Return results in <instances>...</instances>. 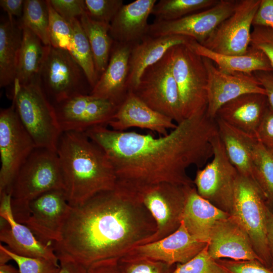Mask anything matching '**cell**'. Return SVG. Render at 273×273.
Masks as SVG:
<instances>
[{
  "label": "cell",
  "mask_w": 273,
  "mask_h": 273,
  "mask_svg": "<svg viewBox=\"0 0 273 273\" xmlns=\"http://www.w3.org/2000/svg\"><path fill=\"white\" fill-rule=\"evenodd\" d=\"M84 132L105 153L117 181L182 186L194 185L187 169L192 165L201 167L213 156L212 140L218 133L215 119L209 118L206 111L185 119L157 138L106 125Z\"/></svg>",
  "instance_id": "1"
},
{
  "label": "cell",
  "mask_w": 273,
  "mask_h": 273,
  "mask_svg": "<svg viewBox=\"0 0 273 273\" xmlns=\"http://www.w3.org/2000/svg\"><path fill=\"white\" fill-rule=\"evenodd\" d=\"M156 229L147 209L128 189L117 183L114 190L71 206L54 247L87 268L100 260L123 257Z\"/></svg>",
  "instance_id": "2"
},
{
  "label": "cell",
  "mask_w": 273,
  "mask_h": 273,
  "mask_svg": "<svg viewBox=\"0 0 273 273\" xmlns=\"http://www.w3.org/2000/svg\"><path fill=\"white\" fill-rule=\"evenodd\" d=\"M56 152L70 206L115 189L117 179L112 164L84 132L63 131Z\"/></svg>",
  "instance_id": "3"
},
{
  "label": "cell",
  "mask_w": 273,
  "mask_h": 273,
  "mask_svg": "<svg viewBox=\"0 0 273 273\" xmlns=\"http://www.w3.org/2000/svg\"><path fill=\"white\" fill-rule=\"evenodd\" d=\"M65 187L56 151L36 147L21 166L12 182L10 194L14 217L24 224L29 202L41 194Z\"/></svg>",
  "instance_id": "4"
},
{
  "label": "cell",
  "mask_w": 273,
  "mask_h": 273,
  "mask_svg": "<svg viewBox=\"0 0 273 273\" xmlns=\"http://www.w3.org/2000/svg\"><path fill=\"white\" fill-rule=\"evenodd\" d=\"M10 95L18 116L36 147L56 151L62 132L55 110L39 83H17Z\"/></svg>",
  "instance_id": "5"
},
{
  "label": "cell",
  "mask_w": 273,
  "mask_h": 273,
  "mask_svg": "<svg viewBox=\"0 0 273 273\" xmlns=\"http://www.w3.org/2000/svg\"><path fill=\"white\" fill-rule=\"evenodd\" d=\"M117 183L132 193L155 221L156 232L141 245L161 239L179 228L189 190L194 186L166 182L145 184Z\"/></svg>",
  "instance_id": "6"
},
{
  "label": "cell",
  "mask_w": 273,
  "mask_h": 273,
  "mask_svg": "<svg viewBox=\"0 0 273 273\" xmlns=\"http://www.w3.org/2000/svg\"><path fill=\"white\" fill-rule=\"evenodd\" d=\"M267 206L263 195L255 181L239 173L231 214L247 233L261 262L270 268V257L267 239Z\"/></svg>",
  "instance_id": "7"
},
{
  "label": "cell",
  "mask_w": 273,
  "mask_h": 273,
  "mask_svg": "<svg viewBox=\"0 0 273 273\" xmlns=\"http://www.w3.org/2000/svg\"><path fill=\"white\" fill-rule=\"evenodd\" d=\"M38 81L53 105L92 90L83 70L70 53L51 45L47 46Z\"/></svg>",
  "instance_id": "8"
},
{
  "label": "cell",
  "mask_w": 273,
  "mask_h": 273,
  "mask_svg": "<svg viewBox=\"0 0 273 273\" xmlns=\"http://www.w3.org/2000/svg\"><path fill=\"white\" fill-rule=\"evenodd\" d=\"M170 54L184 119L206 111L208 76L202 57L186 44L174 46Z\"/></svg>",
  "instance_id": "9"
},
{
  "label": "cell",
  "mask_w": 273,
  "mask_h": 273,
  "mask_svg": "<svg viewBox=\"0 0 273 273\" xmlns=\"http://www.w3.org/2000/svg\"><path fill=\"white\" fill-rule=\"evenodd\" d=\"M132 92L153 110L176 124L184 120L177 85L172 72L170 50L143 73Z\"/></svg>",
  "instance_id": "10"
},
{
  "label": "cell",
  "mask_w": 273,
  "mask_h": 273,
  "mask_svg": "<svg viewBox=\"0 0 273 273\" xmlns=\"http://www.w3.org/2000/svg\"><path fill=\"white\" fill-rule=\"evenodd\" d=\"M212 146L213 158L197 170L194 185L202 197L231 214L239 172L229 160L218 133L212 139Z\"/></svg>",
  "instance_id": "11"
},
{
  "label": "cell",
  "mask_w": 273,
  "mask_h": 273,
  "mask_svg": "<svg viewBox=\"0 0 273 273\" xmlns=\"http://www.w3.org/2000/svg\"><path fill=\"white\" fill-rule=\"evenodd\" d=\"M36 147L14 104L0 111V195L10 193L18 170Z\"/></svg>",
  "instance_id": "12"
},
{
  "label": "cell",
  "mask_w": 273,
  "mask_h": 273,
  "mask_svg": "<svg viewBox=\"0 0 273 273\" xmlns=\"http://www.w3.org/2000/svg\"><path fill=\"white\" fill-rule=\"evenodd\" d=\"M260 2V0H237L233 13L201 44L223 55L246 53L250 46L253 18Z\"/></svg>",
  "instance_id": "13"
},
{
  "label": "cell",
  "mask_w": 273,
  "mask_h": 273,
  "mask_svg": "<svg viewBox=\"0 0 273 273\" xmlns=\"http://www.w3.org/2000/svg\"><path fill=\"white\" fill-rule=\"evenodd\" d=\"M237 0H219L214 6L177 20L156 21L149 25L148 35H181L202 43L234 12Z\"/></svg>",
  "instance_id": "14"
},
{
  "label": "cell",
  "mask_w": 273,
  "mask_h": 273,
  "mask_svg": "<svg viewBox=\"0 0 273 273\" xmlns=\"http://www.w3.org/2000/svg\"><path fill=\"white\" fill-rule=\"evenodd\" d=\"M53 106L62 132H85L95 126H107L119 107L89 94L77 95Z\"/></svg>",
  "instance_id": "15"
},
{
  "label": "cell",
  "mask_w": 273,
  "mask_h": 273,
  "mask_svg": "<svg viewBox=\"0 0 273 273\" xmlns=\"http://www.w3.org/2000/svg\"><path fill=\"white\" fill-rule=\"evenodd\" d=\"M70 207L65 191H48L29 202V215L24 224L40 241L57 242Z\"/></svg>",
  "instance_id": "16"
},
{
  "label": "cell",
  "mask_w": 273,
  "mask_h": 273,
  "mask_svg": "<svg viewBox=\"0 0 273 273\" xmlns=\"http://www.w3.org/2000/svg\"><path fill=\"white\" fill-rule=\"evenodd\" d=\"M202 58L208 76L206 114L209 118L214 119L223 105L243 95H266L265 89L253 73H225L219 70L210 59Z\"/></svg>",
  "instance_id": "17"
},
{
  "label": "cell",
  "mask_w": 273,
  "mask_h": 273,
  "mask_svg": "<svg viewBox=\"0 0 273 273\" xmlns=\"http://www.w3.org/2000/svg\"><path fill=\"white\" fill-rule=\"evenodd\" d=\"M0 198L1 241L18 255L58 263L54 245L40 241L29 228L16 220L12 210L11 194L3 193Z\"/></svg>",
  "instance_id": "18"
},
{
  "label": "cell",
  "mask_w": 273,
  "mask_h": 273,
  "mask_svg": "<svg viewBox=\"0 0 273 273\" xmlns=\"http://www.w3.org/2000/svg\"><path fill=\"white\" fill-rule=\"evenodd\" d=\"M207 245L193 238L181 222L179 228L169 235L135 246L125 255L146 257L174 265L189 261Z\"/></svg>",
  "instance_id": "19"
},
{
  "label": "cell",
  "mask_w": 273,
  "mask_h": 273,
  "mask_svg": "<svg viewBox=\"0 0 273 273\" xmlns=\"http://www.w3.org/2000/svg\"><path fill=\"white\" fill-rule=\"evenodd\" d=\"M207 246L208 253L214 260H257L261 262L247 233L232 214L216 222Z\"/></svg>",
  "instance_id": "20"
},
{
  "label": "cell",
  "mask_w": 273,
  "mask_h": 273,
  "mask_svg": "<svg viewBox=\"0 0 273 273\" xmlns=\"http://www.w3.org/2000/svg\"><path fill=\"white\" fill-rule=\"evenodd\" d=\"M132 46L114 42L108 65L89 95L109 100L118 106L123 102L129 92L127 80Z\"/></svg>",
  "instance_id": "21"
},
{
  "label": "cell",
  "mask_w": 273,
  "mask_h": 273,
  "mask_svg": "<svg viewBox=\"0 0 273 273\" xmlns=\"http://www.w3.org/2000/svg\"><path fill=\"white\" fill-rule=\"evenodd\" d=\"M107 126L120 131L130 127H139L165 135L168 134L167 130L173 129L177 124L171 118L150 108L129 92Z\"/></svg>",
  "instance_id": "22"
},
{
  "label": "cell",
  "mask_w": 273,
  "mask_h": 273,
  "mask_svg": "<svg viewBox=\"0 0 273 273\" xmlns=\"http://www.w3.org/2000/svg\"><path fill=\"white\" fill-rule=\"evenodd\" d=\"M156 0H136L123 5L110 23L109 33L114 41L133 46L148 35V17Z\"/></svg>",
  "instance_id": "23"
},
{
  "label": "cell",
  "mask_w": 273,
  "mask_h": 273,
  "mask_svg": "<svg viewBox=\"0 0 273 273\" xmlns=\"http://www.w3.org/2000/svg\"><path fill=\"white\" fill-rule=\"evenodd\" d=\"M268 106L265 95L244 94L223 105L217 111L216 117L241 131L256 136Z\"/></svg>",
  "instance_id": "24"
},
{
  "label": "cell",
  "mask_w": 273,
  "mask_h": 273,
  "mask_svg": "<svg viewBox=\"0 0 273 273\" xmlns=\"http://www.w3.org/2000/svg\"><path fill=\"white\" fill-rule=\"evenodd\" d=\"M190 39L181 35L158 37L147 35L141 42L133 45L129 60L127 80L129 91L136 87L146 69L160 60L171 48L187 44Z\"/></svg>",
  "instance_id": "25"
},
{
  "label": "cell",
  "mask_w": 273,
  "mask_h": 273,
  "mask_svg": "<svg viewBox=\"0 0 273 273\" xmlns=\"http://www.w3.org/2000/svg\"><path fill=\"white\" fill-rule=\"evenodd\" d=\"M230 215L202 197L193 186L188 193L181 222L193 238L208 243L216 222Z\"/></svg>",
  "instance_id": "26"
},
{
  "label": "cell",
  "mask_w": 273,
  "mask_h": 273,
  "mask_svg": "<svg viewBox=\"0 0 273 273\" xmlns=\"http://www.w3.org/2000/svg\"><path fill=\"white\" fill-rule=\"evenodd\" d=\"M186 44L197 55L211 60L219 70L225 73L253 74L273 71L263 52L251 46L243 55H226L214 52L192 39Z\"/></svg>",
  "instance_id": "27"
},
{
  "label": "cell",
  "mask_w": 273,
  "mask_h": 273,
  "mask_svg": "<svg viewBox=\"0 0 273 273\" xmlns=\"http://www.w3.org/2000/svg\"><path fill=\"white\" fill-rule=\"evenodd\" d=\"M218 134L228 157L239 173L252 178V151L257 139L216 117Z\"/></svg>",
  "instance_id": "28"
},
{
  "label": "cell",
  "mask_w": 273,
  "mask_h": 273,
  "mask_svg": "<svg viewBox=\"0 0 273 273\" xmlns=\"http://www.w3.org/2000/svg\"><path fill=\"white\" fill-rule=\"evenodd\" d=\"M22 28L13 19L1 18L0 23V86L13 84L21 46Z\"/></svg>",
  "instance_id": "29"
},
{
  "label": "cell",
  "mask_w": 273,
  "mask_h": 273,
  "mask_svg": "<svg viewBox=\"0 0 273 273\" xmlns=\"http://www.w3.org/2000/svg\"><path fill=\"white\" fill-rule=\"evenodd\" d=\"M22 28V40L14 83L26 85L38 80L47 46L29 29Z\"/></svg>",
  "instance_id": "30"
},
{
  "label": "cell",
  "mask_w": 273,
  "mask_h": 273,
  "mask_svg": "<svg viewBox=\"0 0 273 273\" xmlns=\"http://www.w3.org/2000/svg\"><path fill=\"white\" fill-rule=\"evenodd\" d=\"M79 19L90 44L99 78L108 65L114 42L109 33L110 24L95 21L85 12Z\"/></svg>",
  "instance_id": "31"
},
{
  "label": "cell",
  "mask_w": 273,
  "mask_h": 273,
  "mask_svg": "<svg viewBox=\"0 0 273 273\" xmlns=\"http://www.w3.org/2000/svg\"><path fill=\"white\" fill-rule=\"evenodd\" d=\"M72 28V38L69 52L83 70L92 88L98 80L92 50L79 19L69 21Z\"/></svg>",
  "instance_id": "32"
},
{
  "label": "cell",
  "mask_w": 273,
  "mask_h": 273,
  "mask_svg": "<svg viewBox=\"0 0 273 273\" xmlns=\"http://www.w3.org/2000/svg\"><path fill=\"white\" fill-rule=\"evenodd\" d=\"M253 180L273 208V155L257 140L252 151Z\"/></svg>",
  "instance_id": "33"
},
{
  "label": "cell",
  "mask_w": 273,
  "mask_h": 273,
  "mask_svg": "<svg viewBox=\"0 0 273 273\" xmlns=\"http://www.w3.org/2000/svg\"><path fill=\"white\" fill-rule=\"evenodd\" d=\"M219 0H160L153 7L151 14L156 21H172L204 10Z\"/></svg>",
  "instance_id": "34"
},
{
  "label": "cell",
  "mask_w": 273,
  "mask_h": 273,
  "mask_svg": "<svg viewBox=\"0 0 273 273\" xmlns=\"http://www.w3.org/2000/svg\"><path fill=\"white\" fill-rule=\"evenodd\" d=\"M19 23L22 27L29 29L36 34L44 45H50L49 16L47 1H25Z\"/></svg>",
  "instance_id": "35"
},
{
  "label": "cell",
  "mask_w": 273,
  "mask_h": 273,
  "mask_svg": "<svg viewBox=\"0 0 273 273\" xmlns=\"http://www.w3.org/2000/svg\"><path fill=\"white\" fill-rule=\"evenodd\" d=\"M49 34L50 45L54 48L69 51L72 38L70 23L60 15L52 7L49 0Z\"/></svg>",
  "instance_id": "36"
},
{
  "label": "cell",
  "mask_w": 273,
  "mask_h": 273,
  "mask_svg": "<svg viewBox=\"0 0 273 273\" xmlns=\"http://www.w3.org/2000/svg\"><path fill=\"white\" fill-rule=\"evenodd\" d=\"M122 273H171L174 265L142 257L124 255L118 259Z\"/></svg>",
  "instance_id": "37"
},
{
  "label": "cell",
  "mask_w": 273,
  "mask_h": 273,
  "mask_svg": "<svg viewBox=\"0 0 273 273\" xmlns=\"http://www.w3.org/2000/svg\"><path fill=\"white\" fill-rule=\"evenodd\" d=\"M171 273H228L216 260L209 254L208 246L185 263H178Z\"/></svg>",
  "instance_id": "38"
},
{
  "label": "cell",
  "mask_w": 273,
  "mask_h": 273,
  "mask_svg": "<svg viewBox=\"0 0 273 273\" xmlns=\"http://www.w3.org/2000/svg\"><path fill=\"white\" fill-rule=\"evenodd\" d=\"M0 249L5 251L17 263L20 273H57L59 270V263L43 258L20 256L2 244L0 245Z\"/></svg>",
  "instance_id": "39"
},
{
  "label": "cell",
  "mask_w": 273,
  "mask_h": 273,
  "mask_svg": "<svg viewBox=\"0 0 273 273\" xmlns=\"http://www.w3.org/2000/svg\"><path fill=\"white\" fill-rule=\"evenodd\" d=\"M85 13L92 19L110 24L123 5L122 0H84Z\"/></svg>",
  "instance_id": "40"
},
{
  "label": "cell",
  "mask_w": 273,
  "mask_h": 273,
  "mask_svg": "<svg viewBox=\"0 0 273 273\" xmlns=\"http://www.w3.org/2000/svg\"><path fill=\"white\" fill-rule=\"evenodd\" d=\"M250 46L263 52L273 69V27L253 26Z\"/></svg>",
  "instance_id": "41"
},
{
  "label": "cell",
  "mask_w": 273,
  "mask_h": 273,
  "mask_svg": "<svg viewBox=\"0 0 273 273\" xmlns=\"http://www.w3.org/2000/svg\"><path fill=\"white\" fill-rule=\"evenodd\" d=\"M228 273H273V271L257 260H233L228 259L216 260Z\"/></svg>",
  "instance_id": "42"
},
{
  "label": "cell",
  "mask_w": 273,
  "mask_h": 273,
  "mask_svg": "<svg viewBox=\"0 0 273 273\" xmlns=\"http://www.w3.org/2000/svg\"><path fill=\"white\" fill-rule=\"evenodd\" d=\"M54 9L67 21L79 19L85 12L84 0H49Z\"/></svg>",
  "instance_id": "43"
},
{
  "label": "cell",
  "mask_w": 273,
  "mask_h": 273,
  "mask_svg": "<svg viewBox=\"0 0 273 273\" xmlns=\"http://www.w3.org/2000/svg\"><path fill=\"white\" fill-rule=\"evenodd\" d=\"M256 136L265 149L273 155V110L269 106L257 130Z\"/></svg>",
  "instance_id": "44"
},
{
  "label": "cell",
  "mask_w": 273,
  "mask_h": 273,
  "mask_svg": "<svg viewBox=\"0 0 273 273\" xmlns=\"http://www.w3.org/2000/svg\"><path fill=\"white\" fill-rule=\"evenodd\" d=\"M273 27V0H260L252 26Z\"/></svg>",
  "instance_id": "45"
},
{
  "label": "cell",
  "mask_w": 273,
  "mask_h": 273,
  "mask_svg": "<svg viewBox=\"0 0 273 273\" xmlns=\"http://www.w3.org/2000/svg\"><path fill=\"white\" fill-rule=\"evenodd\" d=\"M60 265L57 273H87V268L71 256L62 252L55 251Z\"/></svg>",
  "instance_id": "46"
},
{
  "label": "cell",
  "mask_w": 273,
  "mask_h": 273,
  "mask_svg": "<svg viewBox=\"0 0 273 273\" xmlns=\"http://www.w3.org/2000/svg\"><path fill=\"white\" fill-rule=\"evenodd\" d=\"M118 259L111 258L96 262L87 267V273H122Z\"/></svg>",
  "instance_id": "47"
},
{
  "label": "cell",
  "mask_w": 273,
  "mask_h": 273,
  "mask_svg": "<svg viewBox=\"0 0 273 273\" xmlns=\"http://www.w3.org/2000/svg\"><path fill=\"white\" fill-rule=\"evenodd\" d=\"M253 74L265 89L268 105L273 110V71H257Z\"/></svg>",
  "instance_id": "48"
},
{
  "label": "cell",
  "mask_w": 273,
  "mask_h": 273,
  "mask_svg": "<svg viewBox=\"0 0 273 273\" xmlns=\"http://www.w3.org/2000/svg\"><path fill=\"white\" fill-rule=\"evenodd\" d=\"M24 2L23 0H1L0 6L7 13L9 18L13 19L14 17H21Z\"/></svg>",
  "instance_id": "49"
},
{
  "label": "cell",
  "mask_w": 273,
  "mask_h": 273,
  "mask_svg": "<svg viewBox=\"0 0 273 273\" xmlns=\"http://www.w3.org/2000/svg\"><path fill=\"white\" fill-rule=\"evenodd\" d=\"M267 239L270 257V269L273 271V208H267Z\"/></svg>",
  "instance_id": "50"
},
{
  "label": "cell",
  "mask_w": 273,
  "mask_h": 273,
  "mask_svg": "<svg viewBox=\"0 0 273 273\" xmlns=\"http://www.w3.org/2000/svg\"><path fill=\"white\" fill-rule=\"evenodd\" d=\"M0 273H20V271L19 269L7 263L0 265Z\"/></svg>",
  "instance_id": "51"
},
{
  "label": "cell",
  "mask_w": 273,
  "mask_h": 273,
  "mask_svg": "<svg viewBox=\"0 0 273 273\" xmlns=\"http://www.w3.org/2000/svg\"><path fill=\"white\" fill-rule=\"evenodd\" d=\"M10 260L12 259L10 256L3 250L0 249V265L7 264Z\"/></svg>",
  "instance_id": "52"
}]
</instances>
